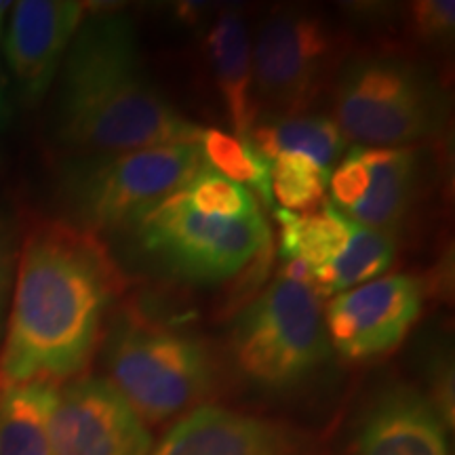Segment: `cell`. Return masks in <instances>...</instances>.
<instances>
[{
  "instance_id": "cell-25",
  "label": "cell",
  "mask_w": 455,
  "mask_h": 455,
  "mask_svg": "<svg viewBox=\"0 0 455 455\" xmlns=\"http://www.w3.org/2000/svg\"><path fill=\"white\" fill-rule=\"evenodd\" d=\"M9 123H11V104L7 100V93H4L3 76H0V131L7 129Z\"/></svg>"
},
{
  "instance_id": "cell-26",
  "label": "cell",
  "mask_w": 455,
  "mask_h": 455,
  "mask_svg": "<svg viewBox=\"0 0 455 455\" xmlns=\"http://www.w3.org/2000/svg\"><path fill=\"white\" fill-rule=\"evenodd\" d=\"M13 4L7 3V0H0V38H3V28H4V20H7L9 11Z\"/></svg>"
},
{
  "instance_id": "cell-4",
  "label": "cell",
  "mask_w": 455,
  "mask_h": 455,
  "mask_svg": "<svg viewBox=\"0 0 455 455\" xmlns=\"http://www.w3.org/2000/svg\"><path fill=\"white\" fill-rule=\"evenodd\" d=\"M203 167L198 144L83 156L64 180L70 224L93 235L135 228Z\"/></svg>"
},
{
  "instance_id": "cell-10",
  "label": "cell",
  "mask_w": 455,
  "mask_h": 455,
  "mask_svg": "<svg viewBox=\"0 0 455 455\" xmlns=\"http://www.w3.org/2000/svg\"><path fill=\"white\" fill-rule=\"evenodd\" d=\"M53 455H150L152 435L108 379L81 378L60 388L51 418Z\"/></svg>"
},
{
  "instance_id": "cell-21",
  "label": "cell",
  "mask_w": 455,
  "mask_h": 455,
  "mask_svg": "<svg viewBox=\"0 0 455 455\" xmlns=\"http://www.w3.org/2000/svg\"><path fill=\"white\" fill-rule=\"evenodd\" d=\"M331 169L301 155H278L270 161V192L281 209L310 213L323 201Z\"/></svg>"
},
{
  "instance_id": "cell-16",
  "label": "cell",
  "mask_w": 455,
  "mask_h": 455,
  "mask_svg": "<svg viewBox=\"0 0 455 455\" xmlns=\"http://www.w3.org/2000/svg\"><path fill=\"white\" fill-rule=\"evenodd\" d=\"M60 386L30 382L0 390V455H53L51 418Z\"/></svg>"
},
{
  "instance_id": "cell-7",
  "label": "cell",
  "mask_w": 455,
  "mask_h": 455,
  "mask_svg": "<svg viewBox=\"0 0 455 455\" xmlns=\"http://www.w3.org/2000/svg\"><path fill=\"white\" fill-rule=\"evenodd\" d=\"M133 230L150 258L192 283L228 281L272 244L259 209L236 220L213 218L192 209L181 190L164 198Z\"/></svg>"
},
{
  "instance_id": "cell-18",
  "label": "cell",
  "mask_w": 455,
  "mask_h": 455,
  "mask_svg": "<svg viewBox=\"0 0 455 455\" xmlns=\"http://www.w3.org/2000/svg\"><path fill=\"white\" fill-rule=\"evenodd\" d=\"M275 218L281 226V255L301 261L310 272L338 259L348 244L350 220L329 201L310 213L275 209Z\"/></svg>"
},
{
  "instance_id": "cell-19",
  "label": "cell",
  "mask_w": 455,
  "mask_h": 455,
  "mask_svg": "<svg viewBox=\"0 0 455 455\" xmlns=\"http://www.w3.org/2000/svg\"><path fill=\"white\" fill-rule=\"evenodd\" d=\"M396 238L350 220V238L331 264L310 272V287L316 293L338 295L371 278L382 276L392 266Z\"/></svg>"
},
{
  "instance_id": "cell-8",
  "label": "cell",
  "mask_w": 455,
  "mask_h": 455,
  "mask_svg": "<svg viewBox=\"0 0 455 455\" xmlns=\"http://www.w3.org/2000/svg\"><path fill=\"white\" fill-rule=\"evenodd\" d=\"M339 57L338 34L304 9L272 13L251 47L253 100L275 116H299L325 91Z\"/></svg>"
},
{
  "instance_id": "cell-23",
  "label": "cell",
  "mask_w": 455,
  "mask_h": 455,
  "mask_svg": "<svg viewBox=\"0 0 455 455\" xmlns=\"http://www.w3.org/2000/svg\"><path fill=\"white\" fill-rule=\"evenodd\" d=\"M413 34L426 44L451 43L455 32V3L453 0H422L411 4Z\"/></svg>"
},
{
  "instance_id": "cell-22",
  "label": "cell",
  "mask_w": 455,
  "mask_h": 455,
  "mask_svg": "<svg viewBox=\"0 0 455 455\" xmlns=\"http://www.w3.org/2000/svg\"><path fill=\"white\" fill-rule=\"evenodd\" d=\"M188 204L198 213L213 218L236 220L243 215L258 212V201L247 188L226 180L204 164L188 184L181 188Z\"/></svg>"
},
{
  "instance_id": "cell-14",
  "label": "cell",
  "mask_w": 455,
  "mask_h": 455,
  "mask_svg": "<svg viewBox=\"0 0 455 455\" xmlns=\"http://www.w3.org/2000/svg\"><path fill=\"white\" fill-rule=\"evenodd\" d=\"M352 455H451L447 426L422 392L395 386L382 392L358 424Z\"/></svg>"
},
{
  "instance_id": "cell-2",
  "label": "cell",
  "mask_w": 455,
  "mask_h": 455,
  "mask_svg": "<svg viewBox=\"0 0 455 455\" xmlns=\"http://www.w3.org/2000/svg\"><path fill=\"white\" fill-rule=\"evenodd\" d=\"M61 66L55 135L68 150L89 156L201 144L204 129L171 106L146 74L127 15L87 17Z\"/></svg>"
},
{
  "instance_id": "cell-20",
  "label": "cell",
  "mask_w": 455,
  "mask_h": 455,
  "mask_svg": "<svg viewBox=\"0 0 455 455\" xmlns=\"http://www.w3.org/2000/svg\"><path fill=\"white\" fill-rule=\"evenodd\" d=\"M198 146L209 169L235 184H247L261 201L270 204V161H266L247 140L212 127L203 131Z\"/></svg>"
},
{
  "instance_id": "cell-17",
  "label": "cell",
  "mask_w": 455,
  "mask_h": 455,
  "mask_svg": "<svg viewBox=\"0 0 455 455\" xmlns=\"http://www.w3.org/2000/svg\"><path fill=\"white\" fill-rule=\"evenodd\" d=\"M247 141L266 161L278 155H301L321 167L331 169L344 155L346 140L338 124L327 116H272L270 121L255 123Z\"/></svg>"
},
{
  "instance_id": "cell-1",
  "label": "cell",
  "mask_w": 455,
  "mask_h": 455,
  "mask_svg": "<svg viewBox=\"0 0 455 455\" xmlns=\"http://www.w3.org/2000/svg\"><path fill=\"white\" fill-rule=\"evenodd\" d=\"M123 291V272L98 235L61 220L30 228L0 341V390L81 375Z\"/></svg>"
},
{
  "instance_id": "cell-6",
  "label": "cell",
  "mask_w": 455,
  "mask_h": 455,
  "mask_svg": "<svg viewBox=\"0 0 455 455\" xmlns=\"http://www.w3.org/2000/svg\"><path fill=\"white\" fill-rule=\"evenodd\" d=\"M344 140L369 148H409L441 127L439 95L411 61L363 55L339 72L333 100Z\"/></svg>"
},
{
  "instance_id": "cell-13",
  "label": "cell",
  "mask_w": 455,
  "mask_h": 455,
  "mask_svg": "<svg viewBox=\"0 0 455 455\" xmlns=\"http://www.w3.org/2000/svg\"><path fill=\"white\" fill-rule=\"evenodd\" d=\"M87 20V4L74 0H21L11 9L4 57L21 98L41 101Z\"/></svg>"
},
{
  "instance_id": "cell-11",
  "label": "cell",
  "mask_w": 455,
  "mask_h": 455,
  "mask_svg": "<svg viewBox=\"0 0 455 455\" xmlns=\"http://www.w3.org/2000/svg\"><path fill=\"white\" fill-rule=\"evenodd\" d=\"M418 155L411 148L355 146L331 171L329 192L339 213L396 238L411 212Z\"/></svg>"
},
{
  "instance_id": "cell-12",
  "label": "cell",
  "mask_w": 455,
  "mask_h": 455,
  "mask_svg": "<svg viewBox=\"0 0 455 455\" xmlns=\"http://www.w3.org/2000/svg\"><path fill=\"white\" fill-rule=\"evenodd\" d=\"M150 455H321V447L287 422L203 405L171 426Z\"/></svg>"
},
{
  "instance_id": "cell-24",
  "label": "cell",
  "mask_w": 455,
  "mask_h": 455,
  "mask_svg": "<svg viewBox=\"0 0 455 455\" xmlns=\"http://www.w3.org/2000/svg\"><path fill=\"white\" fill-rule=\"evenodd\" d=\"M21 232L13 218L0 213V341L7 325L11 295H13L17 261H20Z\"/></svg>"
},
{
  "instance_id": "cell-9",
  "label": "cell",
  "mask_w": 455,
  "mask_h": 455,
  "mask_svg": "<svg viewBox=\"0 0 455 455\" xmlns=\"http://www.w3.org/2000/svg\"><path fill=\"white\" fill-rule=\"evenodd\" d=\"M422 306V283L407 275L375 278L333 295L323 312L331 350L356 363L390 355L411 331Z\"/></svg>"
},
{
  "instance_id": "cell-3",
  "label": "cell",
  "mask_w": 455,
  "mask_h": 455,
  "mask_svg": "<svg viewBox=\"0 0 455 455\" xmlns=\"http://www.w3.org/2000/svg\"><path fill=\"white\" fill-rule=\"evenodd\" d=\"M106 367L108 382L148 424L184 418L207 405L218 388L207 346L135 306L118 312L108 329Z\"/></svg>"
},
{
  "instance_id": "cell-5",
  "label": "cell",
  "mask_w": 455,
  "mask_h": 455,
  "mask_svg": "<svg viewBox=\"0 0 455 455\" xmlns=\"http://www.w3.org/2000/svg\"><path fill=\"white\" fill-rule=\"evenodd\" d=\"M230 348L236 367L264 388L304 382L331 356L318 293L278 276L236 318Z\"/></svg>"
},
{
  "instance_id": "cell-15",
  "label": "cell",
  "mask_w": 455,
  "mask_h": 455,
  "mask_svg": "<svg viewBox=\"0 0 455 455\" xmlns=\"http://www.w3.org/2000/svg\"><path fill=\"white\" fill-rule=\"evenodd\" d=\"M204 49L235 135L247 140L258 123V106L253 100L251 41L243 17L224 11L209 30Z\"/></svg>"
}]
</instances>
